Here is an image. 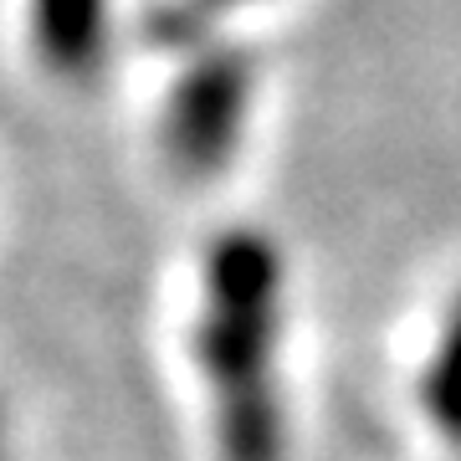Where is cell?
<instances>
[{
    "label": "cell",
    "mask_w": 461,
    "mask_h": 461,
    "mask_svg": "<svg viewBox=\"0 0 461 461\" xmlns=\"http://www.w3.org/2000/svg\"><path fill=\"white\" fill-rule=\"evenodd\" d=\"M21 41L47 83L87 93L118 62L123 5L118 0H21Z\"/></svg>",
    "instance_id": "obj_3"
},
{
    "label": "cell",
    "mask_w": 461,
    "mask_h": 461,
    "mask_svg": "<svg viewBox=\"0 0 461 461\" xmlns=\"http://www.w3.org/2000/svg\"><path fill=\"white\" fill-rule=\"evenodd\" d=\"M415 405L436 441L461 451V287L446 297L415 369Z\"/></svg>",
    "instance_id": "obj_4"
},
{
    "label": "cell",
    "mask_w": 461,
    "mask_h": 461,
    "mask_svg": "<svg viewBox=\"0 0 461 461\" xmlns=\"http://www.w3.org/2000/svg\"><path fill=\"white\" fill-rule=\"evenodd\" d=\"M0 461H11V456H5V426H0Z\"/></svg>",
    "instance_id": "obj_6"
},
{
    "label": "cell",
    "mask_w": 461,
    "mask_h": 461,
    "mask_svg": "<svg viewBox=\"0 0 461 461\" xmlns=\"http://www.w3.org/2000/svg\"><path fill=\"white\" fill-rule=\"evenodd\" d=\"M293 257L257 221L200 247L185 354L195 369L215 461H293Z\"/></svg>",
    "instance_id": "obj_1"
},
{
    "label": "cell",
    "mask_w": 461,
    "mask_h": 461,
    "mask_svg": "<svg viewBox=\"0 0 461 461\" xmlns=\"http://www.w3.org/2000/svg\"><path fill=\"white\" fill-rule=\"evenodd\" d=\"M257 108H262V62L251 47L215 36L185 51L154 113V149L169 180H180L185 190L221 185L247 154Z\"/></svg>",
    "instance_id": "obj_2"
},
{
    "label": "cell",
    "mask_w": 461,
    "mask_h": 461,
    "mask_svg": "<svg viewBox=\"0 0 461 461\" xmlns=\"http://www.w3.org/2000/svg\"><path fill=\"white\" fill-rule=\"evenodd\" d=\"M169 16L180 21L190 36H226V16H241V11H257L267 0H165Z\"/></svg>",
    "instance_id": "obj_5"
}]
</instances>
